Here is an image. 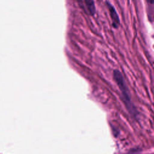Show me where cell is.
Wrapping results in <instances>:
<instances>
[{
	"instance_id": "obj_2",
	"label": "cell",
	"mask_w": 154,
	"mask_h": 154,
	"mask_svg": "<svg viewBox=\"0 0 154 154\" xmlns=\"http://www.w3.org/2000/svg\"><path fill=\"white\" fill-rule=\"evenodd\" d=\"M106 4L109 10L111 19L112 20V25L114 28H118V26L120 25V20H119V16L116 12V10L111 4L107 2Z\"/></svg>"
},
{
	"instance_id": "obj_4",
	"label": "cell",
	"mask_w": 154,
	"mask_h": 154,
	"mask_svg": "<svg viewBox=\"0 0 154 154\" xmlns=\"http://www.w3.org/2000/svg\"><path fill=\"white\" fill-rule=\"evenodd\" d=\"M146 1L147 2V3L150 4H153V0H146Z\"/></svg>"
},
{
	"instance_id": "obj_3",
	"label": "cell",
	"mask_w": 154,
	"mask_h": 154,
	"mask_svg": "<svg viewBox=\"0 0 154 154\" xmlns=\"http://www.w3.org/2000/svg\"><path fill=\"white\" fill-rule=\"evenodd\" d=\"M86 8L91 15H94L96 13L95 4L93 0H84Z\"/></svg>"
},
{
	"instance_id": "obj_1",
	"label": "cell",
	"mask_w": 154,
	"mask_h": 154,
	"mask_svg": "<svg viewBox=\"0 0 154 154\" xmlns=\"http://www.w3.org/2000/svg\"><path fill=\"white\" fill-rule=\"evenodd\" d=\"M113 76H114V79L115 81L116 82L117 84L118 85L120 90H121V91L125 99L126 105L129 106V103L131 102V101H130L131 99H130V97H129V91L128 90V88H127V87L125 82L123 76L122 75L121 73L119 70H114V72H113Z\"/></svg>"
}]
</instances>
